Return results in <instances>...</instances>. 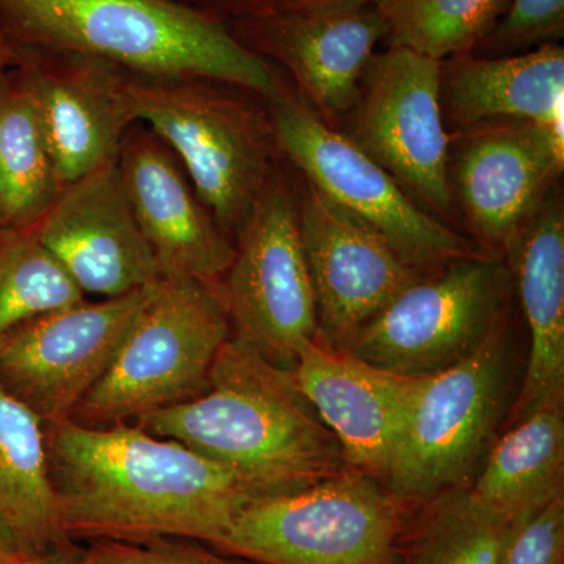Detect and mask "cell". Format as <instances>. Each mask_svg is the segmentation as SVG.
I'll list each match as a JSON object with an SVG mask.
<instances>
[{"label":"cell","instance_id":"6da1fadb","mask_svg":"<svg viewBox=\"0 0 564 564\" xmlns=\"http://www.w3.org/2000/svg\"><path fill=\"white\" fill-rule=\"evenodd\" d=\"M46 430L52 484L70 540L196 541L217 549L251 502L228 469L132 422Z\"/></svg>","mask_w":564,"mask_h":564},{"label":"cell","instance_id":"7a4b0ae2","mask_svg":"<svg viewBox=\"0 0 564 564\" xmlns=\"http://www.w3.org/2000/svg\"><path fill=\"white\" fill-rule=\"evenodd\" d=\"M132 423L220 464L258 500L303 491L348 469L339 441L293 370L236 334L215 358L202 395Z\"/></svg>","mask_w":564,"mask_h":564},{"label":"cell","instance_id":"3957f363","mask_svg":"<svg viewBox=\"0 0 564 564\" xmlns=\"http://www.w3.org/2000/svg\"><path fill=\"white\" fill-rule=\"evenodd\" d=\"M0 41L13 52L96 58L133 76L223 82L263 101L281 82L225 18L174 0H0Z\"/></svg>","mask_w":564,"mask_h":564},{"label":"cell","instance_id":"277c9868","mask_svg":"<svg viewBox=\"0 0 564 564\" xmlns=\"http://www.w3.org/2000/svg\"><path fill=\"white\" fill-rule=\"evenodd\" d=\"M129 104L173 151L193 187L234 240L274 174L278 147L261 96L199 77L129 74Z\"/></svg>","mask_w":564,"mask_h":564},{"label":"cell","instance_id":"5b68a950","mask_svg":"<svg viewBox=\"0 0 564 564\" xmlns=\"http://www.w3.org/2000/svg\"><path fill=\"white\" fill-rule=\"evenodd\" d=\"M231 336L217 285L161 278L109 369L70 419L88 426L135 422L202 395Z\"/></svg>","mask_w":564,"mask_h":564},{"label":"cell","instance_id":"8992f818","mask_svg":"<svg viewBox=\"0 0 564 564\" xmlns=\"http://www.w3.org/2000/svg\"><path fill=\"white\" fill-rule=\"evenodd\" d=\"M510 392L503 325L463 361L417 378L386 486L411 508L469 488L497 440Z\"/></svg>","mask_w":564,"mask_h":564},{"label":"cell","instance_id":"52a82bcc","mask_svg":"<svg viewBox=\"0 0 564 564\" xmlns=\"http://www.w3.org/2000/svg\"><path fill=\"white\" fill-rule=\"evenodd\" d=\"M265 104L278 151L315 191L380 234L408 265L429 273L485 252L423 209L347 133L323 121L288 82L281 79Z\"/></svg>","mask_w":564,"mask_h":564},{"label":"cell","instance_id":"ba28073f","mask_svg":"<svg viewBox=\"0 0 564 564\" xmlns=\"http://www.w3.org/2000/svg\"><path fill=\"white\" fill-rule=\"evenodd\" d=\"M410 510L380 480L348 467L303 491L254 500L217 549L263 564H402Z\"/></svg>","mask_w":564,"mask_h":564},{"label":"cell","instance_id":"9c48e42d","mask_svg":"<svg viewBox=\"0 0 564 564\" xmlns=\"http://www.w3.org/2000/svg\"><path fill=\"white\" fill-rule=\"evenodd\" d=\"M510 284L502 258L486 252L423 273L348 350L403 377L443 372L502 328Z\"/></svg>","mask_w":564,"mask_h":564},{"label":"cell","instance_id":"30bf717a","mask_svg":"<svg viewBox=\"0 0 564 564\" xmlns=\"http://www.w3.org/2000/svg\"><path fill=\"white\" fill-rule=\"evenodd\" d=\"M218 282L232 334L270 362L293 370L317 339V310L300 234L299 196L273 174L242 228Z\"/></svg>","mask_w":564,"mask_h":564},{"label":"cell","instance_id":"8fae6325","mask_svg":"<svg viewBox=\"0 0 564 564\" xmlns=\"http://www.w3.org/2000/svg\"><path fill=\"white\" fill-rule=\"evenodd\" d=\"M443 62L402 46L377 52L352 107L350 137L430 210L455 220L452 135L441 106Z\"/></svg>","mask_w":564,"mask_h":564},{"label":"cell","instance_id":"7c38bea8","mask_svg":"<svg viewBox=\"0 0 564 564\" xmlns=\"http://www.w3.org/2000/svg\"><path fill=\"white\" fill-rule=\"evenodd\" d=\"M154 284L22 323L0 343V381L44 429L68 421L109 369Z\"/></svg>","mask_w":564,"mask_h":564},{"label":"cell","instance_id":"4fadbf2b","mask_svg":"<svg viewBox=\"0 0 564 564\" xmlns=\"http://www.w3.org/2000/svg\"><path fill=\"white\" fill-rule=\"evenodd\" d=\"M452 195L474 243L502 258L562 176L564 139L527 121L491 122L454 133Z\"/></svg>","mask_w":564,"mask_h":564},{"label":"cell","instance_id":"5bb4252c","mask_svg":"<svg viewBox=\"0 0 564 564\" xmlns=\"http://www.w3.org/2000/svg\"><path fill=\"white\" fill-rule=\"evenodd\" d=\"M299 215L317 310V339L348 350L364 326L423 273L313 185L299 196Z\"/></svg>","mask_w":564,"mask_h":564},{"label":"cell","instance_id":"9a60e30c","mask_svg":"<svg viewBox=\"0 0 564 564\" xmlns=\"http://www.w3.org/2000/svg\"><path fill=\"white\" fill-rule=\"evenodd\" d=\"M240 43L276 62L300 95L336 128L358 101L359 88L388 28L375 6L307 11H263L228 20Z\"/></svg>","mask_w":564,"mask_h":564},{"label":"cell","instance_id":"2e32d148","mask_svg":"<svg viewBox=\"0 0 564 564\" xmlns=\"http://www.w3.org/2000/svg\"><path fill=\"white\" fill-rule=\"evenodd\" d=\"M32 229L85 296L115 299L162 278L117 162L63 187Z\"/></svg>","mask_w":564,"mask_h":564},{"label":"cell","instance_id":"e0dca14e","mask_svg":"<svg viewBox=\"0 0 564 564\" xmlns=\"http://www.w3.org/2000/svg\"><path fill=\"white\" fill-rule=\"evenodd\" d=\"M117 166L162 278L217 285L231 265L236 247L173 151L151 129L135 122L121 141Z\"/></svg>","mask_w":564,"mask_h":564},{"label":"cell","instance_id":"ac0fdd59","mask_svg":"<svg viewBox=\"0 0 564 564\" xmlns=\"http://www.w3.org/2000/svg\"><path fill=\"white\" fill-rule=\"evenodd\" d=\"M46 128L62 188L117 162L135 124L128 70L77 55L13 52Z\"/></svg>","mask_w":564,"mask_h":564},{"label":"cell","instance_id":"d6986e66","mask_svg":"<svg viewBox=\"0 0 564 564\" xmlns=\"http://www.w3.org/2000/svg\"><path fill=\"white\" fill-rule=\"evenodd\" d=\"M296 383L343 447L350 469L388 481L392 452L417 378L315 339L293 367Z\"/></svg>","mask_w":564,"mask_h":564},{"label":"cell","instance_id":"ffe728a7","mask_svg":"<svg viewBox=\"0 0 564 564\" xmlns=\"http://www.w3.org/2000/svg\"><path fill=\"white\" fill-rule=\"evenodd\" d=\"M503 256L530 333L511 425L545 404L564 403V209L558 188Z\"/></svg>","mask_w":564,"mask_h":564},{"label":"cell","instance_id":"44dd1931","mask_svg":"<svg viewBox=\"0 0 564 564\" xmlns=\"http://www.w3.org/2000/svg\"><path fill=\"white\" fill-rule=\"evenodd\" d=\"M441 106L454 133L527 121L563 139L564 50L554 43L508 57L447 58L441 70Z\"/></svg>","mask_w":564,"mask_h":564},{"label":"cell","instance_id":"7402d4cb","mask_svg":"<svg viewBox=\"0 0 564 564\" xmlns=\"http://www.w3.org/2000/svg\"><path fill=\"white\" fill-rule=\"evenodd\" d=\"M0 538L25 554L74 547L52 484L46 430L0 381Z\"/></svg>","mask_w":564,"mask_h":564},{"label":"cell","instance_id":"603a6c76","mask_svg":"<svg viewBox=\"0 0 564 564\" xmlns=\"http://www.w3.org/2000/svg\"><path fill=\"white\" fill-rule=\"evenodd\" d=\"M467 491L508 525L564 497V403L511 423Z\"/></svg>","mask_w":564,"mask_h":564},{"label":"cell","instance_id":"cb8c5ba5","mask_svg":"<svg viewBox=\"0 0 564 564\" xmlns=\"http://www.w3.org/2000/svg\"><path fill=\"white\" fill-rule=\"evenodd\" d=\"M61 191L39 104L13 63L0 79V228H33Z\"/></svg>","mask_w":564,"mask_h":564},{"label":"cell","instance_id":"d4e9b609","mask_svg":"<svg viewBox=\"0 0 564 564\" xmlns=\"http://www.w3.org/2000/svg\"><path fill=\"white\" fill-rule=\"evenodd\" d=\"M510 525L466 489L410 510L400 534L402 564H499Z\"/></svg>","mask_w":564,"mask_h":564},{"label":"cell","instance_id":"484cf974","mask_svg":"<svg viewBox=\"0 0 564 564\" xmlns=\"http://www.w3.org/2000/svg\"><path fill=\"white\" fill-rule=\"evenodd\" d=\"M508 0H377L388 46L436 61L470 54L502 17Z\"/></svg>","mask_w":564,"mask_h":564},{"label":"cell","instance_id":"4316f807","mask_svg":"<svg viewBox=\"0 0 564 564\" xmlns=\"http://www.w3.org/2000/svg\"><path fill=\"white\" fill-rule=\"evenodd\" d=\"M84 300L32 228H0V343L22 323Z\"/></svg>","mask_w":564,"mask_h":564},{"label":"cell","instance_id":"83f0119b","mask_svg":"<svg viewBox=\"0 0 564 564\" xmlns=\"http://www.w3.org/2000/svg\"><path fill=\"white\" fill-rule=\"evenodd\" d=\"M564 36V0H508L496 25L470 52L474 57H508L558 43Z\"/></svg>","mask_w":564,"mask_h":564},{"label":"cell","instance_id":"f1b7e54d","mask_svg":"<svg viewBox=\"0 0 564 564\" xmlns=\"http://www.w3.org/2000/svg\"><path fill=\"white\" fill-rule=\"evenodd\" d=\"M84 564H263L188 540L91 541Z\"/></svg>","mask_w":564,"mask_h":564},{"label":"cell","instance_id":"f546056e","mask_svg":"<svg viewBox=\"0 0 564 564\" xmlns=\"http://www.w3.org/2000/svg\"><path fill=\"white\" fill-rule=\"evenodd\" d=\"M499 564H564V497L510 524Z\"/></svg>","mask_w":564,"mask_h":564},{"label":"cell","instance_id":"4dcf8cb0","mask_svg":"<svg viewBox=\"0 0 564 564\" xmlns=\"http://www.w3.org/2000/svg\"><path fill=\"white\" fill-rule=\"evenodd\" d=\"M0 564H84V560L79 549L68 547L40 554L9 551L0 556Z\"/></svg>","mask_w":564,"mask_h":564},{"label":"cell","instance_id":"1f68e13d","mask_svg":"<svg viewBox=\"0 0 564 564\" xmlns=\"http://www.w3.org/2000/svg\"><path fill=\"white\" fill-rule=\"evenodd\" d=\"M375 2L377 0H267V6L270 11H307L372 6Z\"/></svg>","mask_w":564,"mask_h":564},{"label":"cell","instance_id":"d6a6232c","mask_svg":"<svg viewBox=\"0 0 564 564\" xmlns=\"http://www.w3.org/2000/svg\"><path fill=\"white\" fill-rule=\"evenodd\" d=\"M212 9L226 21L269 10L267 0H212Z\"/></svg>","mask_w":564,"mask_h":564},{"label":"cell","instance_id":"836d02e7","mask_svg":"<svg viewBox=\"0 0 564 564\" xmlns=\"http://www.w3.org/2000/svg\"><path fill=\"white\" fill-rule=\"evenodd\" d=\"M13 51H11L3 41H0V79H2L3 74L13 66Z\"/></svg>","mask_w":564,"mask_h":564},{"label":"cell","instance_id":"e575fe53","mask_svg":"<svg viewBox=\"0 0 564 564\" xmlns=\"http://www.w3.org/2000/svg\"><path fill=\"white\" fill-rule=\"evenodd\" d=\"M174 2L191 3V6L203 7V9L214 11L212 9V0H174Z\"/></svg>","mask_w":564,"mask_h":564},{"label":"cell","instance_id":"d590c367","mask_svg":"<svg viewBox=\"0 0 564 564\" xmlns=\"http://www.w3.org/2000/svg\"><path fill=\"white\" fill-rule=\"evenodd\" d=\"M9 551H11V549L9 547V545L3 543L2 538H0V556H2L3 554H7V552H9Z\"/></svg>","mask_w":564,"mask_h":564}]
</instances>
